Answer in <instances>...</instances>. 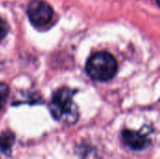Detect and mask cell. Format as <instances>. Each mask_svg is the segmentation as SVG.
Listing matches in <instances>:
<instances>
[{
	"instance_id": "7a4b0ae2",
	"label": "cell",
	"mask_w": 160,
	"mask_h": 159,
	"mask_svg": "<svg viewBox=\"0 0 160 159\" xmlns=\"http://www.w3.org/2000/svg\"><path fill=\"white\" fill-rule=\"evenodd\" d=\"M85 70L91 79L107 82L115 76L117 72V62L113 55L107 52H96L88 59Z\"/></svg>"
},
{
	"instance_id": "5b68a950",
	"label": "cell",
	"mask_w": 160,
	"mask_h": 159,
	"mask_svg": "<svg viewBox=\"0 0 160 159\" xmlns=\"http://www.w3.org/2000/svg\"><path fill=\"white\" fill-rule=\"evenodd\" d=\"M14 141L15 137L12 132L7 131L2 133L0 135V153L6 156H9Z\"/></svg>"
},
{
	"instance_id": "8992f818",
	"label": "cell",
	"mask_w": 160,
	"mask_h": 159,
	"mask_svg": "<svg viewBox=\"0 0 160 159\" xmlns=\"http://www.w3.org/2000/svg\"><path fill=\"white\" fill-rule=\"evenodd\" d=\"M9 89L6 83L0 82V110L4 107L8 97Z\"/></svg>"
},
{
	"instance_id": "277c9868",
	"label": "cell",
	"mask_w": 160,
	"mask_h": 159,
	"mask_svg": "<svg viewBox=\"0 0 160 159\" xmlns=\"http://www.w3.org/2000/svg\"><path fill=\"white\" fill-rule=\"evenodd\" d=\"M122 140L132 150H142L148 144L147 137L144 134L129 129H124L122 131Z\"/></svg>"
},
{
	"instance_id": "3957f363",
	"label": "cell",
	"mask_w": 160,
	"mask_h": 159,
	"mask_svg": "<svg viewBox=\"0 0 160 159\" xmlns=\"http://www.w3.org/2000/svg\"><path fill=\"white\" fill-rule=\"evenodd\" d=\"M27 15L35 26L41 27L50 22L53 16V10L43 0H32L27 7Z\"/></svg>"
},
{
	"instance_id": "6da1fadb",
	"label": "cell",
	"mask_w": 160,
	"mask_h": 159,
	"mask_svg": "<svg viewBox=\"0 0 160 159\" xmlns=\"http://www.w3.org/2000/svg\"><path fill=\"white\" fill-rule=\"evenodd\" d=\"M75 94L76 91L67 87L61 88L53 94L49 109L55 120L68 124H74L78 120V108L73 101Z\"/></svg>"
},
{
	"instance_id": "52a82bcc",
	"label": "cell",
	"mask_w": 160,
	"mask_h": 159,
	"mask_svg": "<svg viewBox=\"0 0 160 159\" xmlns=\"http://www.w3.org/2000/svg\"><path fill=\"white\" fill-rule=\"evenodd\" d=\"M8 33V23L4 20L0 19V40H2L7 36Z\"/></svg>"
}]
</instances>
